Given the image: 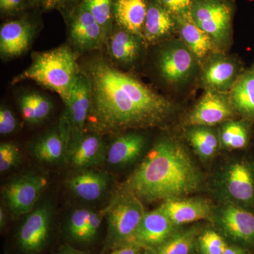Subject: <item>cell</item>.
I'll return each mask as SVG.
<instances>
[{
	"instance_id": "obj_1",
	"label": "cell",
	"mask_w": 254,
	"mask_h": 254,
	"mask_svg": "<svg viewBox=\"0 0 254 254\" xmlns=\"http://www.w3.org/2000/svg\"><path fill=\"white\" fill-rule=\"evenodd\" d=\"M83 72L91 88L88 132L103 136L161 127L173 113L167 98L103 58L88 60Z\"/></svg>"
},
{
	"instance_id": "obj_2",
	"label": "cell",
	"mask_w": 254,
	"mask_h": 254,
	"mask_svg": "<svg viewBox=\"0 0 254 254\" xmlns=\"http://www.w3.org/2000/svg\"><path fill=\"white\" fill-rule=\"evenodd\" d=\"M203 177L180 142L163 138L153 145L125 182L144 203L184 198L201 187Z\"/></svg>"
},
{
	"instance_id": "obj_3",
	"label": "cell",
	"mask_w": 254,
	"mask_h": 254,
	"mask_svg": "<svg viewBox=\"0 0 254 254\" xmlns=\"http://www.w3.org/2000/svg\"><path fill=\"white\" fill-rule=\"evenodd\" d=\"M81 73L76 54L68 47L61 46L33 53L31 65L15 76L11 84L28 80L36 82L56 93L66 105Z\"/></svg>"
},
{
	"instance_id": "obj_4",
	"label": "cell",
	"mask_w": 254,
	"mask_h": 254,
	"mask_svg": "<svg viewBox=\"0 0 254 254\" xmlns=\"http://www.w3.org/2000/svg\"><path fill=\"white\" fill-rule=\"evenodd\" d=\"M143 202L124 188L106 207L108 244L113 249L127 245L145 215Z\"/></svg>"
},
{
	"instance_id": "obj_5",
	"label": "cell",
	"mask_w": 254,
	"mask_h": 254,
	"mask_svg": "<svg viewBox=\"0 0 254 254\" xmlns=\"http://www.w3.org/2000/svg\"><path fill=\"white\" fill-rule=\"evenodd\" d=\"M234 9L227 0H193L192 19L218 47L227 45L231 33Z\"/></svg>"
},
{
	"instance_id": "obj_6",
	"label": "cell",
	"mask_w": 254,
	"mask_h": 254,
	"mask_svg": "<svg viewBox=\"0 0 254 254\" xmlns=\"http://www.w3.org/2000/svg\"><path fill=\"white\" fill-rule=\"evenodd\" d=\"M212 218L227 243L246 249L254 245V215L243 207L228 202L214 210Z\"/></svg>"
},
{
	"instance_id": "obj_7",
	"label": "cell",
	"mask_w": 254,
	"mask_h": 254,
	"mask_svg": "<svg viewBox=\"0 0 254 254\" xmlns=\"http://www.w3.org/2000/svg\"><path fill=\"white\" fill-rule=\"evenodd\" d=\"M46 185V177L34 173L24 174L10 180L3 190V198L13 217L31 213Z\"/></svg>"
},
{
	"instance_id": "obj_8",
	"label": "cell",
	"mask_w": 254,
	"mask_h": 254,
	"mask_svg": "<svg viewBox=\"0 0 254 254\" xmlns=\"http://www.w3.org/2000/svg\"><path fill=\"white\" fill-rule=\"evenodd\" d=\"M197 60L196 57L184 42H171L159 51V72L167 83L182 84L194 74Z\"/></svg>"
},
{
	"instance_id": "obj_9",
	"label": "cell",
	"mask_w": 254,
	"mask_h": 254,
	"mask_svg": "<svg viewBox=\"0 0 254 254\" xmlns=\"http://www.w3.org/2000/svg\"><path fill=\"white\" fill-rule=\"evenodd\" d=\"M53 208L49 203L35 208L27 214L17 232L18 249L23 254H40L51 235Z\"/></svg>"
},
{
	"instance_id": "obj_10",
	"label": "cell",
	"mask_w": 254,
	"mask_h": 254,
	"mask_svg": "<svg viewBox=\"0 0 254 254\" xmlns=\"http://www.w3.org/2000/svg\"><path fill=\"white\" fill-rule=\"evenodd\" d=\"M222 192L228 202L240 206L254 202V169L244 160L227 165L221 179Z\"/></svg>"
},
{
	"instance_id": "obj_11",
	"label": "cell",
	"mask_w": 254,
	"mask_h": 254,
	"mask_svg": "<svg viewBox=\"0 0 254 254\" xmlns=\"http://www.w3.org/2000/svg\"><path fill=\"white\" fill-rule=\"evenodd\" d=\"M180 228L158 208L153 211L145 212L127 245L137 246L145 251L155 250Z\"/></svg>"
},
{
	"instance_id": "obj_12",
	"label": "cell",
	"mask_w": 254,
	"mask_h": 254,
	"mask_svg": "<svg viewBox=\"0 0 254 254\" xmlns=\"http://www.w3.org/2000/svg\"><path fill=\"white\" fill-rule=\"evenodd\" d=\"M235 111L230 95L207 90L190 113L189 123L191 126H215L231 118Z\"/></svg>"
},
{
	"instance_id": "obj_13",
	"label": "cell",
	"mask_w": 254,
	"mask_h": 254,
	"mask_svg": "<svg viewBox=\"0 0 254 254\" xmlns=\"http://www.w3.org/2000/svg\"><path fill=\"white\" fill-rule=\"evenodd\" d=\"M71 140V125L64 114L58 127L47 132L33 143L32 154L43 163H59L66 158Z\"/></svg>"
},
{
	"instance_id": "obj_14",
	"label": "cell",
	"mask_w": 254,
	"mask_h": 254,
	"mask_svg": "<svg viewBox=\"0 0 254 254\" xmlns=\"http://www.w3.org/2000/svg\"><path fill=\"white\" fill-rule=\"evenodd\" d=\"M91 106V84L86 75L82 71L75 83L67 103L65 105L64 114L71 127L70 143L84 134Z\"/></svg>"
},
{
	"instance_id": "obj_15",
	"label": "cell",
	"mask_w": 254,
	"mask_h": 254,
	"mask_svg": "<svg viewBox=\"0 0 254 254\" xmlns=\"http://www.w3.org/2000/svg\"><path fill=\"white\" fill-rule=\"evenodd\" d=\"M162 210L177 227L212 218L213 205L208 200L200 198H175L163 202Z\"/></svg>"
},
{
	"instance_id": "obj_16",
	"label": "cell",
	"mask_w": 254,
	"mask_h": 254,
	"mask_svg": "<svg viewBox=\"0 0 254 254\" xmlns=\"http://www.w3.org/2000/svg\"><path fill=\"white\" fill-rule=\"evenodd\" d=\"M70 36L73 45L83 51L99 49L107 39L101 26L82 4L71 20Z\"/></svg>"
},
{
	"instance_id": "obj_17",
	"label": "cell",
	"mask_w": 254,
	"mask_h": 254,
	"mask_svg": "<svg viewBox=\"0 0 254 254\" xmlns=\"http://www.w3.org/2000/svg\"><path fill=\"white\" fill-rule=\"evenodd\" d=\"M107 152L102 136L89 132L70 143L65 160L75 168H91L106 160Z\"/></svg>"
},
{
	"instance_id": "obj_18",
	"label": "cell",
	"mask_w": 254,
	"mask_h": 254,
	"mask_svg": "<svg viewBox=\"0 0 254 254\" xmlns=\"http://www.w3.org/2000/svg\"><path fill=\"white\" fill-rule=\"evenodd\" d=\"M239 68L235 60L224 55H214L203 66L202 83L208 90L226 92L238 78Z\"/></svg>"
},
{
	"instance_id": "obj_19",
	"label": "cell",
	"mask_w": 254,
	"mask_h": 254,
	"mask_svg": "<svg viewBox=\"0 0 254 254\" xmlns=\"http://www.w3.org/2000/svg\"><path fill=\"white\" fill-rule=\"evenodd\" d=\"M34 28L26 20L4 23L0 29V53L4 58H12L24 53L31 46Z\"/></svg>"
},
{
	"instance_id": "obj_20",
	"label": "cell",
	"mask_w": 254,
	"mask_h": 254,
	"mask_svg": "<svg viewBox=\"0 0 254 254\" xmlns=\"http://www.w3.org/2000/svg\"><path fill=\"white\" fill-rule=\"evenodd\" d=\"M110 183L109 175L93 170H84L75 174L67 180V187L77 196L86 201L100 199Z\"/></svg>"
},
{
	"instance_id": "obj_21",
	"label": "cell",
	"mask_w": 254,
	"mask_h": 254,
	"mask_svg": "<svg viewBox=\"0 0 254 254\" xmlns=\"http://www.w3.org/2000/svg\"><path fill=\"white\" fill-rule=\"evenodd\" d=\"M147 9L146 0H114L113 1V17L119 27L142 37Z\"/></svg>"
},
{
	"instance_id": "obj_22",
	"label": "cell",
	"mask_w": 254,
	"mask_h": 254,
	"mask_svg": "<svg viewBox=\"0 0 254 254\" xmlns=\"http://www.w3.org/2000/svg\"><path fill=\"white\" fill-rule=\"evenodd\" d=\"M176 30L175 16L155 0L148 1L143 33L145 41L156 43L170 36Z\"/></svg>"
},
{
	"instance_id": "obj_23",
	"label": "cell",
	"mask_w": 254,
	"mask_h": 254,
	"mask_svg": "<svg viewBox=\"0 0 254 254\" xmlns=\"http://www.w3.org/2000/svg\"><path fill=\"white\" fill-rule=\"evenodd\" d=\"M147 140L143 134L128 133L115 138L108 149L106 160L113 166H124L134 162L143 153Z\"/></svg>"
},
{
	"instance_id": "obj_24",
	"label": "cell",
	"mask_w": 254,
	"mask_h": 254,
	"mask_svg": "<svg viewBox=\"0 0 254 254\" xmlns=\"http://www.w3.org/2000/svg\"><path fill=\"white\" fill-rule=\"evenodd\" d=\"M108 53L112 59L123 64H130L141 56L144 38L125 30L114 32L108 38Z\"/></svg>"
},
{
	"instance_id": "obj_25",
	"label": "cell",
	"mask_w": 254,
	"mask_h": 254,
	"mask_svg": "<svg viewBox=\"0 0 254 254\" xmlns=\"http://www.w3.org/2000/svg\"><path fill=\"white\" fill-rule=\"evenodd\" d=\"M177 30L184 43L194 54L197 59L201 60L215 50L216 45L208 33L197 26L191 15L176 16Z\"/></svg>"
},
{
	"instance_id": "obj_26",
	"label": "cell",
	"mask_w": 254,
	"mask_h": 254,
	"mask_svg": "<svg viewBox=\"0 0 254 254\" xmlns=\"http://www.w3.org/2000/svg\"><path fill=\"white\" fill-rule=\"evenodd\" d=\"M200 232L198 227H180L165 243L155 250L145 251V254H195Z\"/></svg>"
},
{
	"instance_id": "obj_27",
	"label": "cell",
	"mask_w": 254,
	"mask_h": 254,
	"mask_svg": "<svg viewBox=\"0 0 254 254\" xmlns=\"http://www.w3.org/2000/svg\"><path fill=\"white\" fill-rule=\"evenodd\" d=\"M229 95L235 111L254 120V71H247L238 77Z\"/></svg>"
},
{
	"instance_id": "obj_28",
	"label": "cell",
	"mask_w": 254,
	"mask_h": 254,
	"mask_svg": "<svg viewBox=\"0 0 254 254\" xmlns=\"http://www.w3.org/2000/svg\"><path fill=\"white\" fill-rule=\"evenodd\" d=\"M187 138L200 158H213L217 152L220 138L208 127L192 126L187 131Z\"/></svg>"
},
{
	"instance_id": "obj_29",
	"label": "cell",
	"mask_w": 254,
	"mask_h": 254,
	"mask_svg": "<svg viewBox=\"0 0 254 254\" xmlns=\"http://www.w3.org/2000/svg\"><path fill=\"white\" fill-rule=\"evenodd\" d=\"M249 128L242 121H228L220 131V141L222 146L230 150L245 148L248 143Z\"/></svg>"
},
{
	"instance_id": "obj_30",
	"label": "cell",
	"mask_w": 254,
	"mask_h": 254,
	"mask_svg": "<svg viewBox=\"0 0 254 254\" xmlns=\"http://www.w3.org/2000/svg\"><path fill=\"white\" fill-rule=\"evenodd\" d=\"M114 0H83L81 4L93 15L101 26L105 37H109Z\"/></svg>"
},
{
	"instance_id": "obj_31",
	"label": "cell",
	"mask_w": 254,
	"mask_h": 254,
	"mask_svg": "<svg viewBox=\"0 0 254 254\" xmlns=\"http://www.w3.org/2000/svg\"><path fill=\"white\" fill-rule=\"evenodd\" d=\"M227 242L216 230L207 229L198 237V251L200 254H222Z\"/></svg>"
},
{
	"instance_id": "obj_32",
	"label": "cell",
	"mask_w": 254,
	"mask_h": 254,
	"mask_svg": "<svg viewBox=\"0 0 254 254\" xmlns=\"http://www.w3.org/2000/svg\"><path fill=\"white\" fill-rule=\"evenodd\" d=\"M90 212L91 210L89 209H76L68 218L67 232L73 240L78 242H82L83 241V233Z\"/></svg>"
},
{
	"instance_id": "obj_33",
	"label": "cell",
	"mask_w": 254,
	"mask_h": 254,
	"mask_svg": "<svg viewBox=\"0 0 254 254\" xmlns=\"http://www.w3.org/2000/svg\"><path fill=\"white\" fill-rule=\"evenodd\" d=\"M21 160V153L16 145L1 143L0 145V172L5 173L14 168Z\"/></svg>"
},
{
	"instance_id": "obj_34",
	"label": "cell",
	"mask_w": 254,
	"mask_h": 254,
	"mask_svg": "<svg viewBox=\"0 0 254 254\" xmlns=\"http://www.w3.org/2000/svg\"><path fill=\"white\" fill-rule=\"evenodd\" d=\"M105 216H106V208L98 211L91 210L87 220L82 243H88L94 240Z\"/></svg>"
},
{
	"instance_id": "obj_35",
	"label": "cell",
	"mask_w": 254,
	"mask_h": 254,
	"mask_svg": "<svg viewBox=\"0 0 254 254\" xmlns=\"http://www.w3.org/2000/svg\"><path fill=\"white\" fill-rule=\"evenodd\" d=\"M175 17L190 14L193 0H155Z\"/></svg>"
},
{
	"instance_id": "obj_36",
	"label": "cell",
	"mask_w": 254,
	"mask_h": 254,
	"mask_svg": "<svg viewBox=\"0 0 254 254\" xmlns=\"http://www.w3.org/2000/svg\"><path fill=\"white\" fill-rule=\"evenodd\" d=\"M32 101L36 109L38 124L44 121L51 112L53 105L50 100L44 95L37 93H31Z\"/></svg>"
},
{
	"instance_id": "obj_37",
	"label": "cell",
	"mask_w": 254,
	"mask_h": 254,
	"mask_svg": "<svg viewBox=\"0 0 254 254\" xmlns=\"http://www.w3.org/2000/svg\"><path fill=\"white\" fill-rule=\"evenodd\" d=\"M19 106L21 115L26 123L30 125L38 124L37 120L36 109L32 101L31 93H26L19 98Z\"/></svg>"
},
{
	"instance_id": "obj_38",
	"label": "cell",
	"mask_w": 254,
	"mask_h": 254,
	"mask_svg": "<svg viewBox=\"0 0 254 254\" xmlns=\"http://www.w3.org/2000/svg\"><path fill=\"white\" fill-rule=\"evenodd\" d=\"M17 127L14 114L9 109L1 107L0 109V133L7 135L13 133Z\"/></svg>"
},
{
	"instance_id": "obj_39",
	"label": "cell",
	"mask_w": 254,
	"mask_h": 254,
	"mask_svg": "<svg viewBox=\"0 0 254 254\" xmlns=\"http://www.w3.org/2000/svg\"><path fill=\"white\" fill-rule=\"evenodd\" d=\"M24 0H0V9L3 12L11 14L21 9Z\"/></svg>"
},
{
	"instance_id": "obj_40",
	"label": "cell",
	"mask_w": 254,
	"mask_h": 254,
	"mask_svg": "<svg viewBox=\"0 0 254 254\" xmlns=\"http://www.w3.org/2000/svg\"><path fill=\"white\" fill-rule=\"evenodd\" d=\"M109 254H145V250L135 245H125L113 249Z\"/></svg>"
},
{
	"instance_id": "obj_41",
	"label": "cell",
	"mask_w": 254,
	"mask_h": 254,
	"mask_svg": "<svg viewBox=\"0 0 254 254\" xmlns=\"http://www.w3.org/2000/svg\"><path fill=\"white\" fill-rule=\"evenodd\" d=\"M38 4L42 5L44 7L59 8L64 6L66 4L71 2L73 0H35Z\"/></svg>"
},
{
	"instance_id": "obj_42",
	"label": "cell",
	"mask_w": 254,
	"mask_h": 254,
	"mask_svg": "<svg viewBox=\"0 0 254 254\" xmlns=\"http://www.w3.org/2000/svg\"><path fill=\"white\" fill-rule=\"evenodd\" d=\"M222 254H249V253L247 249L227 242L226 247Z\"/></svg>"
},
{
	"instance_id": "obj_43",
	"label": "cell",
	"mask_w": 254,
	"mask_h": 254,
	"mask_svg": "<svg viewBox=\"0 0 254 254\" xmlns=\"http://www.w3.org/2000/svg\"><path fill=\"white\" fill-rule=\"evenodd\" d=\"M54 254H88L86 252H81V251L75 250L72 247L68 246H64L62 247L59 251Z\"/></svg>"
},
{
	"instance_id": "obj_44",
	"label": "cell",
	"mask_w": 254,
	"mask_h": 254,
	"mask_svg": "<svg viewBox=\"0 0 254 254\" xmlns=\"http://www.w3.org/2000/svg\"><path fill=\"white\" fill-rule=\"evenodd\" d=\"M6 213H5L4 208L1 206V208H0V227H1V230L4 228L5 225H6Z\"/></svg>"
},
{
	"instance_id": "obj_45",
	"label": "cell",
	"mask_w": 254,
	"mask_h": 254,
	"mask_svg": "<svg viewBox=\"0 0 254 254\" xmlns=\"http://www.w3.org/2000/svg\"><path fill=\"white\" fill-rule=\"evenodd\" d=\"M253 71H254V70H253Z\"/></svg>"
}]
</instances>
